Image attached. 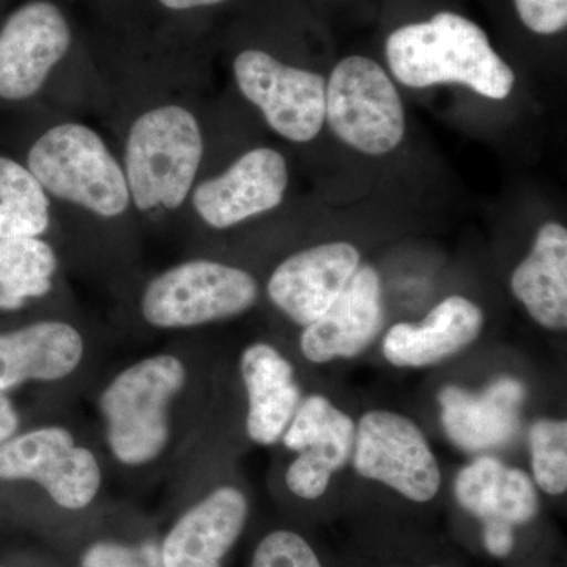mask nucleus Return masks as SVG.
<instances>
[{
	"mask_svg": "<svg viewBox=\"0 0 567 567\" xmlns=\"http://www.w3.org/2000/svg\"><path fill=\"white\" fill-rule=\"evenodd\" d=\"M386 59L395 80L406 87L462 84L487 99L503 100L516 81L514 71L491 47L486 32L451 11L391 33Z\"/></svg>",
	"mask_w": 567,
	"mask_h": 567,
	"instance_id": "f257e3e1",
	"label": "nucleus"
},
{
	"mask_svg": "<svg viewBox=\"0 0 567 567\" xmlns=\"http://www.w3.org/2000/svg\"><path fill=\"white\" fill-rule=\"evenodd\" d=\"M204 155L203 132L182 106L142 114L125 145V178L137 210H175L192 192Z\"/></svg>",
	"mask_w": 567,
	"mask_h": 567,
	"instance_id": "f03ea898",
	"label": "nucleus"
},
{
	"mask_svg": "<svg viewBox=\"0 0 567 567\" xmlns=\"http://www.w3.org/2000/svg\"><path fill=\"white\" fill-rule=\"evenodd\" d=\"M186 383L174 354H153L122 371L100 395L111 453L123 465L155 461L169 442V405Z\"/></svg>",
	"mask_w": 567,
	"mask_h": 567,
	"instance_id": "7ed1b4c3",
	"label": "nucleus"
},
{
	"mask_svg": "<svg viewBox=\"0 0 567 567\" xmlns=\"http://www.w3.org/2000/svg\"><path fill=\"white\" fill-rule=\"evenodd\" d=\"M28 166L44 192L103 218H115L128 208L125 173L89 126L62 123L48 130L32 145Z\"/></svg>",
	"mask_w": 567,
	"mask_h": 567,
	"instance_id": "20e7f679",
	"label": "nucleus"
},
{
	"mask_svg": "<svg viewBox=\"0 0 567 567\" xmlns=\"http://www.w3.org/2000/svg\"><path fill=\"white\" fill-rule=\"evenodd\" d=\"M256 279L237 267L213 260H189L156 276L141 300L147 323L178 330L230 319L257 301Z\"/></svg>",
	"mask_w": 567,
	"mask_h": 567,
	"instance_id": "39448f33",
	"label": "nucleus"
},
{
	"mask_svg": "<svg viewBox=\"0 0 567 567\" xmlns=\"http://www.w3.org/2000/svg\"><path fill=\"white\" fill-rule=\"evenodd\" d=\"M324 121L339 140L368 155H385L404 140V106L393 81L361 55L344 59L331 73Z\"/></svg>",
	"mask_w": 567,
	"mask_h": 567,
	"instance_id": "423d86ee",
	"label": "nucleus"
},
{
	"mask_svg": "<svg viewBox=\"0 0 567 567\" xmlns=\"http://www.w3.org/2000/svg\"><path fill=\"white\" fill-rule=\"evenodd\" d=\"M0 480L32 481L55 505L81 511L92 505L103 477L91 450L78 446L69 429L50 425L0 445Z\"/></svg>",
	"mask_w": 567,
	"mask_h": 567,
	"instance_id": "0eeeda50",
	"label": "nucleus"
},
{
	"mask_svg": "<svg viewBox=\"0 0 567 567\" xmlns=\"http://www.w3.org/2000/svg\"><path fill=\"white\" fill-rule=\"evenodd\" d=\"M354 470L416 503L439 494L442 475L427 440L409 417L375 410L361 417L354 435Z\"/></svg>",
	"mask_w": 567,
	"mask_h": 567,
	"instance_id": "6e6552de",
	"label": "nucleus"
},
{
	"mask_svg": "<svg viewBox=\"0 0 567 567\" xmlns=\"http://www.w3.org/2000/svg\"><path fill=\"white\" fill-rule=\"evenodd\" d=\"M234 74L240 92L279 136L309 142L322 130L327 82L320 74L286 65L262 50L241 51Z\"/></svg>",
	"mask_w": 567,
	"mask_h": 567,
	"instance_id": "1a4fd4ad",
	"label": "nucleus"
},
{
	"mask_svg": "<svg viewBox=\"0 0 567 567\" xmlns=\"http://www.w3.org/2000/svg\"><path fill=\"white\" fill-rule=\"evenodd\" d=\"M73 44L65 10L54 0H28L0 28V99H31Z\"/></svg>",
	"mask_w": 567,
	"mask_h": 567,
	"instance_id": "9d476101",
	"label": "nucleus"
},
{
	"mask_svg": "<svg viewBox=\"0 0 567 567\" xmlns=\"http://www.w3.org/2000/svg\"><path fill=\"white\" fill-rule=\"evenodd\" d=\"M354 435L352 417L328 399L323 395L306 399L282 435L284 445L300 453L286 473L290 492L303 499L322 496L331 476L349 461Z\"/></svg>",
	"mask_w": 567,
	"mask_h": 567,
	"instance_id": "9b49d317",
	"label": "nucleus"
},
{
	"mask_svg": "<svg viewBox=\"0 0 567 567\" xmlns=\"http://www.w3.org/2000/svg\"><path fill=\"white\" fill-rule=\"evenodd\" d=\"M289 174L286 159L274 148L245 153L215 178L197 186L193 204L200 218L215 229H227L282 203Z\"/></svg>",
	"mask_w": 567,
	"mask_h": 567,
	"instance_id": "f8f14e48",
	"label": "nucleus"
},
{
	"mask_svg": "<svg viewBox=\"0 0 567 567\" xmlns=\"http://www.w3.org/2000/svg\"><path fill=\"white\" fill-rule=\"evenodd\" d=\"M360 267V252L333 241L293 254L271 275L268 297L295 323L308 327L333 305Z\"/></svg>",
	"mask_w": 567,
	"mask_h": 567,
	"instance_id": "ddd939ff",
	"label": "nucleus"
},
{
	"mask_svg": "<svg viewBox=\"0 0 567 567\" xmlns=\"http://www.w3.org/2000/svg\"><path fill=\"white\" fill-rule=\"evenodd\" d=\"M382 281L371 265H360L333 305L301 334V352L312 363L363 353L382 331Z\"/></svg>",
	"mask_w": 567,
	"mask_h": 567,
	"instance_id": "4468645a",
	"label": "nucleus"
},
{
	"mask_svg": "<svg viewBox=\"0 0 567 567\" xmlns=\"http://www.w3.org/2000/svg\"><path fill=\"white\" fill-rule=\"evenodd\" d=\"M248 499L238 488L213 491L178 517L159 554L164 567H223L224 558L244 533Z\"/></svg>",
	"mask_w": 567,
	"mask_h": 567,
	"instance_id": "2eb2a0df",
	"label": "nucleus"
},
{
	"mask_svg": "<svg viewBox=\"0 0 567 567\" xmlns=\"http://www.w3.org/2000/svg\"><path fill=\"white\" fill-rule=\"evenodd\" d=\"M524 399V383L511 377L495 380L483 393L445 386L439 394L443 427L454 445L470 453L505 446L520 427Z\"/></svg>",
	"mask_w": 567,
	"mask_h": 567,
	"instance_id": "dca6fc26",
	"label": "nucleus"
},
{
	"mask_svg": "<svg viewBox=\"0 0 567 567\" xmlns=\"http://www.w3.org/2000/svg\"><path fill=\"white\" fill-rule=\"evenodd\" d=\"M82 357L84 339L70 323L44 320L0 333V391L65 379Z\"/></svg>",
	"mask_w": 567,
	"mask_h": 567,
	"instance_id": "f3484780",
	"label": "nucleus"
},
{
	"mask_svg": "<svg viewBox=\"0 0 567 567\" xmlns=\"http://www.w3.org/2000/svg\"><path fill=\"white\" fill-rule=\"evenodd\" d=\"M483 324L480 306L464 297H450L423 322L394 324L383 341V353L398 368H425L472 344Z\"/></svg>",
	"mask_w": 567,
	"mask_h": 567,
	"instance_id": "a211bd4d",
	"label": "nucleus"
},
{
	"mask_svg": "<svg viewBox=\"0 0 567 567\" xmlns=\"http://www.w3.org/2000/svg\"><path fill=\"white\" fill-rule=\"evenodd\" d=\"M240 369L248 393L249 439L257 445H275L300 405L293 365L275 347L257 342L241 354Z\"/></svg>",
	"mask_w": 567,
	"mask_h": 567,
	"instance_id": "6ab92c4d",
	"label": "nucleus"
},
{
	"mask_svg": "<svg viewBox=\"0 0 567 567\" xmlns=\"http://www.w3.org/2000/svg\"><path fill=\"white\" fill-rule=\"evenodd\" d=\"M511 289L529 316L548 330L567 327V230L558 223L540 227L532 252L511 278Z\"/></svg>",
	"mask_w": 567,
	"mask_h": 567,
	"instance_id": "aec40b11",
	"label": "nucleus"
},
{
	"mask_svg": "<svg viewBox=\"0 0 567 567\" xmlns=\"http://www.w3.org/2000/svg\"><path fill=\"white\" fill-rule=\"evenodd\" d=\"M458 505L483 522L499 520L524 525L536 517L539 499L527 473L506 466L498 458L483 456L457 475Z\"/></svg>",
	"mask_w": 567,
	"mask_h": 567,
	"instance_id": "412c9836",
	"label": "nucleus"
},
{
	"mask_svg": "<svg viewBox=\"0 0 567 567\" xmlns=\"http://www.w3.org/2000/svg\"><path fill=\"white\" fill-rule=\"evenodd\" d=\"M55 270L54 249L39 237L0 240V311H18L50 293Z\"/></svg>",
	"mask_w": 567,
	"mask_h": 567,
	"instance_id": "4be33fe9",
	"label": "nucleus"
},
{
	"mask_svg": "<svg viewBox=\"0 0 567 567\" xmlns=\"http://www.w3.org/2000/svg\"><path fill=\"white\" fill-rule=\"evenodd\" d=\"M50 227V199L35 175L0 156V240L35 238Z\"/></svg>",
	"mask_w": 567,
	"mask_h": 567,
	"instance_id": "5701e85b",
	"label": "nucleus"
},
{
	"mask_svg": "<svg viewBox=\"0 0 567 567\" xmlns=\"http://www.w3.org/2000/svg\"><path fill=\"white\" fill-rule=\"evenodd\" d=\"M533 475L546 494L561 495L567 488L566 420H539L529 431Z\"/></svg>",
	"mask_w": 567,
	"mask_h": 567,
	"instance_id": "b1692460",
	"label": "nucleus"
},
{
	"mask_svg": "<svg viewBox=\"0 0 567 567\" xmlns=\"http://www.w3.org/2000/svg\"><path fill=\"white\" fill-rule=\"evenodd\" d=\"M251 567H322L308 540L289 529H278L260 540Z\"/></svg>",
	"mask_w": 567,
	"mask_h": 567,
	"instance_id": "393cba45",
	"label": "nucleus"
},
{
	"mask_svg": "<svg viewBox=\"0 0 567 567\" xmlns=\"http://www.w3.org/2000/svg\"><path fill=\"white\" fill-rule=\"evenodd\" d=\"M80 567H164L159 547L153 544L128 546V544L102 543L92 544L82 554Z\"/></svg>",
	"mask_w": 567,
	"mask_h": 567,
	"instance_id": "a878e982",
	"label": "nucleus"
},
{
	"mask_svg": "<svg viewBox=\"0 0 567 567\" xmlns=\"http://www.w3.org/2000/svg\"><path fill=\"white\" fill-rule=\"evenodd\" d=\"M518 17L529 31L551 35L567 24V0H514Z\"/></svg>",
	"mask_w": 567,
	"mask_h": 567,
	"instance_id": "bb28decb",
	"label": "nucleus"
},
{
	"mask_svg": "<svg viewBox=\"0 0 567 567\" xmlns=\"http://www.w3.org/2000/svg\"><path fill=\"white\" fill-rule=\"evenodd\" d=\"M484 546L496 558H506L514 548L513 525L506 522H484Z\"/></svg>",
	"mask_w": 567,
	"mask_h": 567,
	"instance_id": "cd10ccee",
	"label": "nucleus"
},
{
	"mask_svg": "<svg viewBox=\"0 0 567 567\" xmlns=\"http://www.w3.org/2000/svg\"><path fill=\"white\" fill-rule=\"evenodd\" d=\"M18 427H20V416L17 409L6 393L0 391V445L17 435Z\"/></svg>",
	"mask_w": 567,
	"mask_h": 567,
	"instance_id": "c85d7f7f",
	"label": "nucleus"
},
{
	"mask_svg": "<svg viewBox=\"0 0 567 567\" xmlns=\"http://www.w3.org/2000/svg\"><path fill=\"white\" fill-rule=\"evenodd\" d=\"M159 9L167 13H186V11H196L210 9V7L221 6L229 0H153Z\"/></svg>",
	"mask_w": 567,
	"mask_h": 567,
	"instance_id": "c756f323",
	"label": "nucleus"
},
{
	"mask_svg": "<svg viewBox=\"0 0 567 567\" xmlns=\"http://www.w3.org/2000/svg\"><path fill=\"white\" fill-rule=\"evenodd\" d=\"M432 567H442V566H432Z\"/></svg>",
	"mask_w": 567,
	"mask_h": 567,
	"instance_id": "7c9ffc66",
	"label": "nucleus"
}]
</instances>
